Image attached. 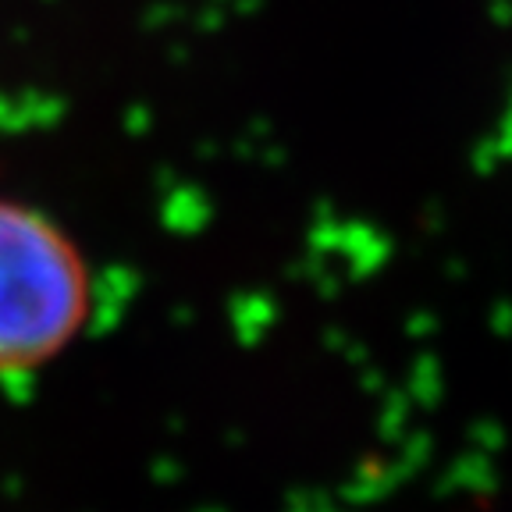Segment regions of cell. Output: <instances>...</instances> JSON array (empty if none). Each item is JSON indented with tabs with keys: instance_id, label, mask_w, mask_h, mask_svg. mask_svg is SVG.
<instances>
[{
	"instance_id": "cell-1",
	"label": "cell",
	"mask_w": 512,
	"mask_h": 512,
	"mask_svg": "<svg viewBox=\"0 0 512 512\" xmlns=\"http://www.w3.org/2000/svg\"><path fill=\"white\" fill-rule=\"evenodd\" d=\"M93 317V274L54 217L0 196V377L57 363Z\"/></svg>"
}]
</instances>
